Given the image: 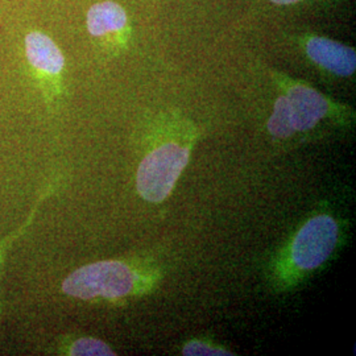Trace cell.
Masks as SVG:
<instances>
[{"label": "cell", "mask_w": 356, "mask_h": 356, "mask_svg": "<svg viewBox=\"0 0 356 356\" xmlns=\"http://www.w3.org/2000/svg\"><path fill=\"white\" fill-rule=\"evenodd\" d=\"M277 7H297V6H334L341 4L343 0H269Z\"/></svg>", "instance_id": "obj_12"}, {"label": "cell", "mask_w": 356, "mask_h": 356, "mask_svg": "<svg viewBox=\"0 0 356 356\" xmlns=\"http://www.w3.org/2000/svg\"><path fill=\"white\" fill-rule=\"evenodd\" d=\"M182 354L186 356L234 355V353H229L222 347L206 343L202 341H191L189 343L185 344L182 348Z\"/></svg>", "instance_id": "obj_10"}, {"label": "cell", "mask_w": 356, "mask_h": 356, "mask_svg": "<svg viewBox=\"0 0 356 356\" xmlns=\"http://www.w3.org/2000/svg\"><path fill=\"white\" fill-rule=\"evenodd\" d=\"M44 198H45V195H41V197H40V200L36 202V206L33 207L31 216L26 219V223H23L22 227H19V229H16L15 232H13L11 235H8L7 238H4V239L0 242V267H1V264H3V260H4V257H6L7 251L10 250L11 244H13L15 241H17V239L26 232V229L31 226V223H32V220H33V218H35V213L38 211V206L44 201Z\"/></svg>", "instance_id": "obj_11"}, {"label": "cell", "mask_w": 356, "mask_h": 356, "mask_svg": "<svg viewBox=\"0 0 356 356\" xmlns=\"http://www.w3.org/2000/svg\"><path fill=\"white\" fill-rule=\"evenodd\" d=\"M296 42L306 58L322 73L337 78H351L355 74L354 47L312 32L296 35Z\"/></svg>", "instance_id": "obj_7"}, {"label": "cell", "mask_w": 356, "mask_h": 356, "mask_svg": "<svg viewBox=\"0 0 356 356\" xmlns=\"http://www.w3.org/2000/svg\"><path fill=\"white\" fill-rule=\"evenodd\" d=\"M273 78L289 102L296 134H307L322 122L350 123L354 119L353 108L332 101L306 82L281 73H275Z\"/></svg>", "instance_id": "obj_3"}, {"label": "cell", "mask_w": 356, "mask_h": 356, "mask_svg": "<svg viewBox=\"0 0 356 356\" xmlns=\"http://www.w3.org/2000/svg\"><path fill=\"white\" fill-rule=\"evenodd\" d=\"M66 355L114 356V350L101 339L91 337H81L67 344L64 351Z\"/></svg>", "instance_id": "obj_9"}, {"label": "cell", "mask_w": 356, "mask_h": 356, "mask_svg": "<svg viewBox=\"0 0 356 356\" xmlns=\"http://www.w3.org/2000/svg\"><path fill=\"white\" fill-rule=\"evenodd\" d=\"M267 129L273 138L280 140L291 139L296 135L289 102L282 92L273 103L272 114L268 119Z\"/></svg>", "instance_id": "obj_8"}, {"label": "cell", "mask_w": 356, "mask_h": 356, "mask_svg": "<svg viewBox=\"0 0 356 356\" xmlns=\"http://www.w3.org/2000/svg\"><path fill=\"white\" fill-rule=\"evenodd\" d=\"M151 281L136 267L120 260H104L78 268L63 282L66 296L83 301H116L145 291Z\"/></svg>", "instance_id": "obj_1"}, {"label": "cell", "mask_w": 356, "mask_h": 356, "mask_svg": "<svg viewBox=\"0 0 356 356\" xmlns=\"http://www.w3.org/2000/svg\"><path fill=\"white\" fill-rule=\"evenodd\" d=\"M191 159V145L169 140L157 145L139 165L136 189L141 198L160 204L170 195Z\"/></svg>", "instance_id": "obj_4"}, {"label": "cell", "mask_w": 356, "mask_h": 356, "mask_svg": "<svg viewBox=\"0 0 356 356\" xmlns=\"http://www.w3.org/2000/svg\"><path fill=\"white\" fill-rule=\"evenodd\" d=\"M86 28L98 47L110 54L127 51L132 26L126 8L114 0L92 4L86 13Z\"/></svg>", "instance_id": "obj_6"}, {"label": "cell", "mask_w": 356, "mask_h": 356, "mask_svg": "<svg viewBox=\"0 0 356 356\" xmlns=\"http://www.w3.org/2000/svg\"><path fill=\"white\" fill-rule=\"evenodd\" d=\"M339 223L327 214L310 218L298 229L284 254L288 277H302L325 266L339 243Z\"/></svg>", "instance_id": "obj_2"}, {"label": "cell", "mask_w": 356, "mask_h": 356, "mask_svg": "<svg viewBox=\"0 0 356 356\" xmlns=\"http://www.w3.org/2000/svg\"><path fill=\"white\" fill-rule=\"evenodd\" d=\"M26 57L45 101L54 103L64 92L65 56L48 35L32 31L26 36Z\"/></svg>", "instance_id": "obj_5"}]
</instances>
